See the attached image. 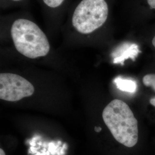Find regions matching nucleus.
<instances>
[{
	"mask_svg": "<svg viewBox=\"0 0 155 155\" xmlns=\"http://www.w3.org/2000/svg\"><path fill=\"white\" fill-rule=\"evenodd\" d=\"M102 118L117 141L127 148H132L137 144L138 122L125 102L120 100L111 101L104 109Z\"/></svg>",
	"mask_w": 155,
	"mask_h": 155,
	"instance_id": "f257e3e1",
	"label": "nucleus"
},
{
	"mask_svg": "<svg viewBox=\"0 0 155 155\" xmlns=\"http://www.w3.org/2000/svg\"><path fill=\"white\" fill-rule=\"evenodd\" d=\"M11 36L17 51L27 58L45 56L50 51L46 35L31 21L24 18L16 20L12 26Z\"/></svg>",
	"mask_w": 155,
	"mask_h": 155,
	"instance_id": "f03ea898",
	"label": "nucleus"
},
{
	"mask_svg": "<svg viewBox=\"0 0 155 155\" xmlns=\"http://www.w3.org/2000/svg\"><path fill=\"white\" fill-rule=\"evenodd\" d=\"M108 12L105 0H82L74 12L72 25L79 33H92L105 22Z\"/></svg>",
	"mask_w": 155,
	"mask_h": 155,
	"instance_id": "7ed1b4c3",
	"label": "nucleus"
},
{
	"mask_svg": "<svg viewBox=\"0 0 155 155\" xmlns=\"http://www.w3.org/2000/svg\"><path fill=\"white\" fill-rule=\"evenodd\" d=\"M35 91L32 83L26 79L11 73L0 74V98L15 102L31 96Z\"/></svg>",
	"mask_w": 155,
	"mask_h": 155,
	"instance_id": "20e7f679",
	"label": "nucleus"
},
{
	"mask_svg": "<svg viewBox=\"0 0 155 155\" xmlns=\"http://www.w3.org/2000/svg\"><path fill=\"white\" fill-rule=\"evenodd\" d=\"M140 52L138 45L133 43H126L120 46L113 54L114 63L123 64L124 61L129 58L134 60Z\"/></svg>",
	"mask_w": 155,
	"mask_h": 155,
	"instance_id": "39448f33",
	"label": "nucleus"
},
{
	"mask_svg": "<svg viewBox=\"0 0 155 155\" xmlns=\"http://www.w3.org/2000/svg\"><path fill=\"white\" fill-rule=\"evenodd\" d=\"M114 82L117 88L122 91L134 93L137 90V83L132 79L118 77L116 78Z\"/></svg>",
	"mask_w": 155,
	"mask_h": 155,
	"instance_id": "423d86ee",
	"label": "nucleus"
},
{
	"mask_svg": "<svg viewBox=\"0 0 155 155\" xmlns=\"http://www.w3.org/2000/svg\"><path fill=\"white\" fill-rule=\"evenodd\" d=\"M143 84L147 87H150L155 91V74H150L145 75L143 78Z\"/></svg>",
	"mask_w": 155,
	"mask_h": 155,
	"instance_id": "0eeeda50",
	"label": "nucleus"
},
{
	"mask_svg": "<svg viewBox=\"0 0 155 155\" xmlns=\"http://www.w3.org/2000/svg\"><path fill=\"white\" fill-rule=\"evenodd\" d=\"M45 4L50 8H57L61 5L64 0H43Z\"/></svg>",
	"mask_w": 155,
	"mask_h": 155,
	"instance_id": "6e6552de",
	"label": "nucleus"
},
{
	"mask_svg": "<svg viewBox=\"0 0 155 155\" xmlns=\"http://www.w3.org/2000/svg\"><path fill=\"white\" fill-rule=\"evenodd\" d=\"M148 4L152 9H155V0H147Z\"/></svg>",
	"mask_w": 155,
	"mask_h": 155,
	"instance_id": "1a4fd4ad",
	"label": "nucleus"
},
{
	"mask_svg": "<svg viewBox=\"0 0 155 155\" xmlns=\"http://www.w3.org/2000/svg\"><path fill=\"white\" fill-rule=\"evenodd\" d=\"M150 102L152 105L155 107V97H153L150 99Z\"/></svg>",
	"mask_w": 155,
	"mask_h": 155,
	"instance_id": "9d476101",
	"label": "nucleus"
},
{
	"mask_svg": "<svg viewBox=\"0 0 155 155\" xmlns=\"http://www.w3.org/2000/svg\"><path fill=\"white\" fill-rule=\"evenodd\" d=\"M95 130L97 132H100L101 130V127H95Z\"/></svg>",
	"mask_w": 155,
	"mask_h": 155,
	"instance_id": "9b49d317",
	"label": "nucleus"
},
{
	"mask_svg": "<svg viewBox=\"0 0 155 155\" xmlns=\"http://www.w3.org/2000/svg\"><path fill=\"white\" fill-rule=\"evenodd\" d=\"M0 155H6L5 152L4 151V150H2V148L0 149Z\"/></svg>",
	"mask_w": 155,
	"mask_h": 155,
	"instance_id": "f8f14e48",
	"label": "nucleus"
},
{
	"mask_svg": "<svg viewBox=\"0 0 155 155\" xmlns=\"http://www.w3.org/2000/svg\"><path fill=\"white\" fill-rule=\"evenodd\" d=\"M152 44H153V45L155 47V36H154L153 40H152Z\"/></svg>",
	"mask_w": 155,
	"mask_h": 155,
	"instance_id": "ddd939ff",
	"label": "nucleus"
},
{
	"mask_svg": "<svg viewBox=\"0 0 155 155\" xmlns=\"http://www.w3.org/2000/svg\"><path fill=\"white\" fill-rule=\"evenodd\" d=\"M13 1H21V0H13Z\"/></svg>",
	"mask_w": 155,
	"mask_h": 155,
	"instance_id": "4468645a",
	"label": "nucleus"
}]
</instances>
